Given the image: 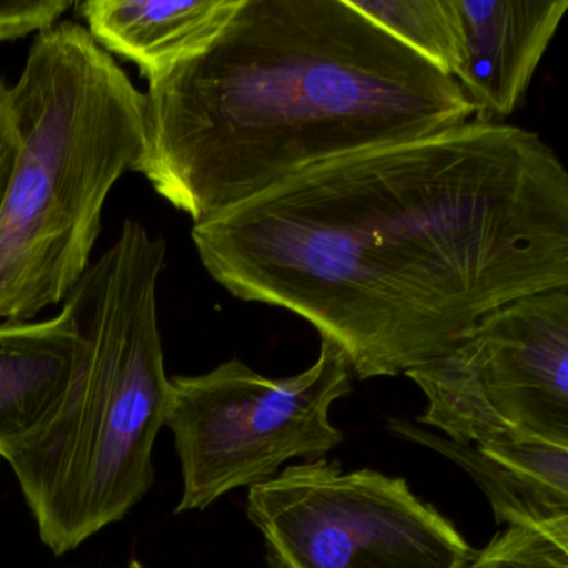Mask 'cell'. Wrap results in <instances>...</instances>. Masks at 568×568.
Returning <instances> with one entry per match:
<instances>
[{
  "instance_id": "1",
  "label": "cell",
  "mask_w": 568,
  "mask_h": 568,
  "mask_svg": "<svg viewBox=\"0 0 568 568\" xmlns=\"http://www.w3.org/2000/svg\"><path fill=\"white\" fill-rule=\"evenodd\" d=\"M192 241L234 297L304 318L358 381L395 377L568 288V174L535 132L471 119L314 165Z\"/></svg>"
},
{
  "instance_id": "2",
  "label": "cell",
  "mask_w": 568,
  "mask_h": 568,
  "mask_svg": "<svg viewBox=\"0 0 568 568\" xmlns=\"http://www.w3.org/2000/svg\"><path fill=\"white\" fill-rule=\"evenodd\" d=\"M144 95L135 172L194 225L322 162L474 119L455 79L348 0H242Z\"/></svg>"
},
{
  "instance_id": "3",
  "label": "cell",
  "mask_w": 568,
  "mask_h": 568,
  "mask_svg": "<svg viewBox=\"0 0 568 568\" xmlns=\"http://www.w3.org/2000/svg\"><path fill=\"white\" fill-rule=\"evenodd\" d=\"M165 242L128 219L64 301L79 354L52 417L8 458L39 537L64 555L122 520L154 484L171 378L159 328Z\"/></svg>"
},
{
  "instance_id": "4",
  "label": "cell",
  "mask_w": 568,
  "mask_h": 568,
  "mask_svg": "<svg viewBox=\"0 0 568 568\" xmlns=\"http://www.w3.org/2000/svg\"><path fill=\"white\" fill-rule=\"evenodd\" d=\"M19 148L0 209V318L32 321L91 265L102 211L145 148V95L75 22L39 32L8 88Z\"/></svg>"
},
{
  "instance_id": "5",
  "label": "cell",
  "mask_w": 568,
  "mask_h": 568,
  "mask_svg": "<svg viewBox=\"0 0 568 568\" xmlns=\"http://www.w3.org/2000/svg\"><path fill=\"white\" fill-rule=\"evenodd\" d=\"M351 388V365L327 341L317 361L292 377H264L234 358L207 374L171 378L165 427L184 484L175 511L205 510L227 491L272 480L294 458H325L344 440L332 405Z\"/></svg>"
},
{
  "instance_id": "6",
  "label": "cell",
  "mask_w": 568,
  "mask_h": 568,
  "mask_svg": "<svg viewBox=\"0 0 568 568\" xmlns=\"http://www.w3.org/2000/svg\"><path fill=\"white\" fill-rule=\"evenodd\" d=\"M274 568H467L474 550L404 478L325 458L248 488Z\"/></svg>"
},
{
  "instance_id": "7",
  "label": "cell",
  "mask_w": 568,
  "mask_h": 568,
  "mask_svg": "<svg viewBox=\"0 0 568 568\" xmlns=\"http://www.w3.org/2000/svg\"><path fill=\"white\" fill-rule=\"evenodd\" d=\"M405 375L427 397L422 424L450 440L568 447V288L495 308L454 351Z\"/></svg>"
},
{
  "instance_id": "8",
  "label": "cell",
  "mask_w": 568,
  "mask_h": 568,
  "mask_svg": "<svg viewBox=\"0 0 568 568\" xmlns=\"http://www.w3.org/2000/svg\"><path fill=\"white\" fill-rule=\"evenodd\" d=\"M464 51L454 75L474 121L517 111L568 11V0H455Z\"/></svg>"
},
{
  "instance_id": "9",
  "label": "cell",
  "mask_w": 568,
  "mask_h": 568,
  "mask_svg": "<svg viewBox=\"0 0 568 568\" xmlns=\"http://www.w3.org/2000/svg\"><path fill=\"white\" fill-rule=\"evenodd\" d=\"M392 428L460 465L490 501L497 524L568 530V447L528 440L460 444L405 422Z\"/></svg>"
},
{
  "instance_id": "10",
  "label": "cell",
  "mask_w": 568,
  "mask_h": 568,
  "mask_svg": "<svg viewBox=\"0 0 568 568\" xmlns=\"http://www.w3.org/2000/svg\"><path fill=\"white\" fill-rule=\"evenodd\" d=\"M242 0H89L78 4L91 38L134 62L148 81L207 48Z\"/></svg>"
},
{
  "instance_id": "11",
  "label": "cell",
  "mask_w": 568,
  "mask_h": 568,
  "mask_svg": "<svg viewBox=\"0 0 568 568\" xmlns=\"http://www.w3.org/2000/svg\"><path fill=\"white\" fill-rule=\"evenodd\" d=\"M72 318L0 324V457L8 458L52 417L74 375Z\"/></svg>"
},
{
  "instance_id": "12",
  "label": "cell",
  "mask_w": 568,
  "mask_h": 568,
  "mask_svg": "<svg viewBox=\"0 0 568 568\" xmlns=\"http://www.w3.org/2000/svg\"><path fill=\"white\" fill-rule=\"evenodd\" d=\"M365 18L405 48L454 79L464 34L455 0H348Z\"/></svg>"
},
{
  "instance_id": "13",
  "label": "cell",
  "mask_w": 568,
  "mask_h": 568,
  "mask_svg": "<svg viewBox=\"0 0 568 568\" xmlns=\"http://www.w3.org/2000/svg\"><path fill=\"white\" fill-rule=\"evenodd\" d=\"M467 568H568V530L511 525L474 554Z\"/></svg>"
},
{
  "instance_id": "14",
  "label": "cell",
  "mask_w": 568,
  "mask_h": 568,
  "mask_svg": "<svg viewBox=\"0 0 568 568\" xmlns=\"http://www.w3.org/2000/svg\"><path fill=\"white\" fill-rule=\"evenodd\" d=\"M68 0H0V42L39 34L61 21Z\"/></svg>"
},
{
  "instance_id": "15",
  "label": "cell",
  "mask_w": 568,
  "mask_h": 568,
  "mask_svg": "<svg viewBox=\"0 0 568 568\" xmlns=\"http://www.w3.org/2000/svg\"><path fill=\"white\" fill-rule=\"evenodd\" d=\"M19 138L9 108L8 85L0 81V209L8 191L12 165L18 154Z\"/></svg>"
},
{
  "instance_id": "16",
  "label": "cell",
  "mask_w": 568,
  "mask_h": 568,
  "mask_svg": "<svg viewBox=\"0 0 568 568\" xmlns=\"http://www.w3.org/2000/svg\"><path fill=\"white\" fill-rule=\"evenodd\" d=\"M129 568H145L144 565L141 564L139 560H132L131 564H129Z\"/></svg>"
}]
</instances>
